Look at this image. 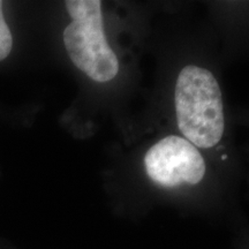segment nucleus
<instances>
[{
	"mask_svg": "<svg viewBox=\"0 0 249 249\" xmlns=\"http://www.w3.org/2000/svg\"><path fill=\"white\" fill-rule=\"evenodd\" d=\"M143 164L151 181L166 188L197 185L205 176L203 156L194 144L178 135L155 143L145 154Z\"/></svg>",
	"mask_w": 249,
	"mask_h": 249,
	"instance_id": "obj_3",
	"label": "nucleus"
},
{
	"mask_svg": "<svg viewBox=\"0 0 249 249\" xmlns=\"http://www.w3.org/2000/svg\"><path fill=\"white\" fill-rule=\"evenodd\" d=\"M12 48H13V37L2 14V1H0V60H4L8 57Z\"/></svg>",
	"mask_w": 249,
	"mask_h": 249,
	"instance_id": "obj_4",
	"label": "nucleus"
},
{
	"mask_svg": "<svg viewBox=\"0 0 249 249\" xmlns=\"http://www.w3.org/2000/svg\"><path fill=\"white\" fill-rule=\"evenodd\" d=\"M65 5L71 18L64 31V44L71 60L96 82L113 80L119 73V60L105 37L102 2L68 0Z\"/></svg>",
	"mask_w": 249,
	"mask_h": 249,
	"instance_id": "obj_2",
	"label": "nucleus"
},
{
	"mask_svg": "<svg viewBox=\"0 0 249 249\" xmlns=\"http://www.w3.org/2000/svg\"><path fill=\"white\" fill-rule=\"evenodd\" d=\"M177 123L187 141L210 149L219 143L225 129L223 95L219 83L207 68L188 65L177 79Z\"/></svg>",
	"mask_w": 249,
	"mask_h": 249,
	"instance_id": "obj_1",
	"label": "nucleus"
}]
</instances>
